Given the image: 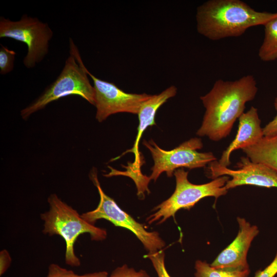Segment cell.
Listing matches in <instances>:
<instances>
[{"label": "cell", "mask_w": 277, "mask_h": 277, "mask_svg": "<svg viewBox=\"0 0 277 277\" xmlns=\"http://www.w3.org/2000/svg\"><path fill=\"white\" fill-rule=\"evenodd\" d=\"M258 91L252 75L234 81L216 80L211 89L200 96L205 112L196 135L214 142L227 137L236 120L244 113L246 104L255 98Z\"/></svg>", "instance_id": "obj_1"}, {"label": "cell", "mask_w": 277, "mask_h": 277, "mask_svg": "<svg viewBox=\"0 0 277 277\" xmlns=\"http://www.w3.org/2000/svg\"><path fill=\"white\" fill-rule=\"evenodd\" d=\"M276 16L277 12L256 11L241 0H209L197 8L196 29L205 37L217 41L241 36Z\"/></svg>", "instance_id": "obj_2"}, {"label": "cell", "mask_w": 277, "mask_h": 277, "mask_svg": "<svg viewBox=\"0 0 277 277\" xmlns=\"http://www.w3.org/2000/svg\"><path fill=\"white\" fill-rule=\"evenodd\" d=\"M48 202L49 210L41 214L44 221L43 233L50 236H61L66 243V264L78 267L81 265V261L74 252V246L78 236L89 233L92 240L103 241L107 237V231L86 221L81 214L56 194H51Z\"/></svg>", "instance_id": "obj_3"}, {"label": "cell", "mask_w": 277, "mask_h": 277, "mask_svg": "<svg viewBox=\"0 0 277 277\" xmlns=\"http://www.w3.org/2000/svg\"><path fill=\"white\" fill-rule=\"evenodd\" d=\"M69 43L70 55L60 74L38 98L22 110L21 114L23 119L50 103L71 94L78 95L95 106L94 90L88 77V69L72 39Z\"/></svg>", "instance_id": "obj_4"}, {"label": "cell", "mask_w": 277, "mask_h": 277, "mask_svg": "<svg viewBox=\"0 0 277 277\" xmlns=\"http://www.w3.org/2000/svg\"><path fill=\"white\" fill-rule=\"evenodd\" d=\"M188 174V172L183 168L174 171L175 190L170 197L153 209L155 212L147 219L149 224L155 222L161 224L169 217H174L178 210L189 209L204 197L213 196L216 200L227 193L225 186L229 180L228 176H221L209 183L197 185L189 181Z\"/></svg>", "instance_id": "obj_5"}, {"label": "cell", "mask_w": 277, "mask_h": 277, "mask_svg": "<svg viewBox=\"0 0 277 277\" xmlns=\"http://www.w3.org/2000/svg\"><path fill=\"white\" fill-rule=\"evenodd\" d=\"M143 144L150 151L154 162L149 176L150 180L154 181L163 172L171 177L177 169L205 167L210 163L217 160L211 152L197 151L203 147L202 140L197 137L191 138L170 150L161 148L152 140H144Z\"/></svg>", "instance_id": "obj_6"}, {"label": "cell", "mask_w": 277, "mask_h": 277, "mask_svg": "<svg viewBox=\"0 0 277 277\" xmlns=\"http://www.w3.org/2000/svg\"><path fill=\"white\" fill-rule=\"evenodd\" d=\"M90 175L91 180L98 190L100 202L95 209L82 213V217L93 225L100 219H105L115 226L125 228L131 231L149 252L162 250L165 246V243L159 233L155 231H148L143 224L136 222L120 208L115 201L107 195L102 189L95 170L91 171Z\"/></svg>", "instance_id": "obj_7"}, {"label": "cell", "mask_w": 277, "mask_h": 277, "mask_svg": "<svg viewBox=\"0 0 277 277\" xmlns=\"http://www.w3.org/2000/svg\"><path fill=\"white\" fill-rule=\"evenodd\" d=\"M52 35L48 24L37 18L24 14L19 21H12L1 17L0 37L13 38L26 44L27 53L23 63L27 68H33L43 60Z\"/></svg>", "instance_id": "obj_8"}, {"label": "cell", "mask_w": 277, "mask_h": 277, "mask_svg": "<svg viewBox=\"0 0 277 277\" xmlns=\"http://www.w3.org/2000/svg\"><path fill=\"white\" fill-rule=\"evenodd\" d=\"M88 75L93 82L95 117L102 122L108 116L120 112L137 114L142 104L151 95L131 93L124 91L114 83L101 80L88 70Z\"/></svg>", "instance_id": "obj_9"}, {"label": "cell", "mask_w": 277, "mask_h": 277, "mask_svg": "<svg viewBox=\"0 0 277 277\" xmlns=\"http://www.w3.org/2000/svg\"><path fill=\"white\" fill-rule=\"evenodd\" d=\"M208 165L209 178L213 180L223 175L231 177L225 186L227 190L242 185L277 188V171L265 164L253 162L247 156L241 157L235 166L237 170L221 166L217 160Z\"/></svg>", "instance_id": "obj_10"}, {"label": "cell", "mask_w": 277, "mask_h": 277, "mask_svg": "<svg viewBox=\"0 0 277 277\" xmlns=\"http://www.w3.org/2000/svg\"><path fill=\"white\" fill-rule=\"evenodd\" d=\"M238 233L232 242L215 258L210 266L229 271L249 269L247 261L248 251L254 238L259 234L256 225H251L244 218L237 217Z\"/></svg>", "instance_id": "obj_11"}, {"label": "cell", "mask_w": 277, "mask_h": 277, "mask_svg": "<svg viewBox=\"0 0 277 277\" xmlns=\"http://www.w3.org/2000/svg\"><path fill=\"white\" fill-rule=\"evenodd\" d=\"M258 109L253 106L240 116L236 136L217 161L221 166L228 167L231 163L230 155L233 151L254 145L264 137Z\"/></svg>", "instance_id": "obj_12"}, {"label": "cell", "mask_w": 277, "mask_h": 277, "mask_svg": "<svg viewBox=\"0 0 277 277\" xmlns=\"http://www.w3.org/2000/svg\"><path fill=\"white\" fill-rule=\"evenodd\" d=\"M176 93V87L171 86L160 94L151 95L148 99L142 104L137 113L139 124L136 138L132 148L125 151L122 154L113 160H117L128 152H132L135 156L134 161L132 164L133 169L140 173V169L143 162L141 158V155L139 152L138 145L141 136L148 127L155 125V117L160 107L168 99L174 97Z\"/></svg>", "instance_id": "obj_13"}, {"label": "cell", "mask_w": 277, "mask_h": 277, "mask_svg": "<svg viewBox=\"0 0 277 277\" xmlns=\"http://www.w3.org/2000/svg\"><path fill=\"white\" fill-rule=\"evenodd\" d=\"M242 150L252 162L265 164L277 171V134L264 136L255 145Z\"/></svg>", "instance_id": "obj_14"}, {"label": "cell", "mask_w": 277, "mask_h": 277, "mask_svg": "<svg viewBox=\"0 0 277 277\" xmlns=\"http://www.w3.org/2000/svg\"><path fill=\"white\" fill-rule=\"evenodd\" d=\"M264 38L260 46L258 56L263 62L277 60V16L264 25Z\"/></svg>", "instance_id": "obj_15"}, {"label": "cell", "mask_w": 277, "mask_h": 277, "mask_svg": "<svg viewBox=\"0 0 277 277\" xmlns=\"http://www.w3.org/2000/svg\"><path fill=\"white\" fill-rule=\"evenodd\" d=\"M195 277H248L250 269L229 271L214 268L206 261L197 260L195 263Z\"/></svg>", "instance_id": "obj_16"}, {"label": "cell", "mask_w": 277, "mask_h": 277, "mask_svg": "<svg viewBox=\"0 0 277 277\" xmlns=\"http://www.w3.org/2000/svg\"><path fill=\"white\" fill-rule=\"evenodd\" d=\"M108 274L105 271L78 274L57 264L52 263L48 267V274L46 277H108Z\"/></svg>", "instance_id": "obj_17"}, {"label": "cell", "mask_w": 277, "mask_h": 277, "mask_svg": "<svg viewBox=\"0 0 277 277\" xmlns=\"http://www.w3.org/2000/svg\"><path fill=\"white\" fill-rule=\"evenodd\" d=\"M0 49V73L5 74L11 72L14 67L16 53L13 50L1 45Z\"/></svg>", "instance_id": "obj_18"}, {"label": "cell", "mask_w": 277, "mask_h": 277, "mask_svg": "<svg viewBox=\"0 0 277 277\" xmlns=\"http://www.w3.org/2000/svg\"><path fill=\"white\" fill-rule=\"evenodd\" d=\"M145 257L152 262L158 277H171L165 267V254L162 249L154 252H149Z\"/></svg>", "instance_id": "obj_19"}, {"label": "cell", "mask_w": 277, "mask_h": 277, "mask_svg": "<svg viewBox=\"0 0 277 277\" xmlns=\"http://www.w3.org/2000/svg\"><path fill=\"white\" fill-rule=\"evenodd\" d=\"M108 277H150L144 270L136 271L133 268L124 265L115 269Z\"/></svg>", "instance_id": "obj_20"}, {"label": "cell", "mask_w": 277, "mask_h": 277, "mask_svg": "<svg viewBox=\"0 0 277 277\" xmlns=\"http://www.w3.org/2000/svg\"><path fill=\"white\" fill-rule=\"evenodd\" d=\"M274 107L277 112V96L274 101ZM264 136L271 137L277 134V113L273 120L263 128Z\"/></svg>", "instance_id": "obj_21"}, {"label": "cell", "mask_w": 277, "mask_h": 277, "mask_svg": "<svg viewBox=\"0 0 277 277\" xmlns=\"http://www.w3.org/2000/svg\"><path fill=\"white\" fill-rule=\"evenodd\" d=\"M277 274V252L271 262L264 269L258 270L254 277H274Z\"/></svg>", "instance_id": "obj_22"}, {"label": "cell", "mask_w": 277, "mask_h": 277, "mask_svg": "<svg viewBox=\"0 0 277 277\" xmlns=\"http://www.w3.org/2000/svg\"><path fill=\"white\" fill-rule=\"evenodd\" d=\"M11 258L9 252L3 249L0 252V275H3L10 266Z\"/></svg>", "instance_id": "obj_23"}]
</instances>
